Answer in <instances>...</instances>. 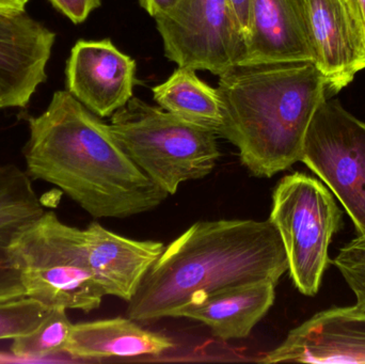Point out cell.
Masks as SVG:
<instances>
[{"mask_svg":"<svg viewBox=\"0 0 365 364\" xmlns=\"http://www.w3.org/2000/svg\"><path fill=\"white\" fill-rule=\"evenodd\" d=\"M28 123L29 177L60 188L92 217L124 219L168 198L128 157L109 124L70 92H56L46 110Z\"/></svg>","mask_w":365,"mask_h":364,"instance_id":"obj_1","label":"cell"},{"mask_svg":"<svg viewBox=\"0 0 365 364\" xmlns=\"http://www.w3.org/2000/svg\"><path fill=\"white\" fill-rule=\"evenodd\" d=\"M287 271V252L269 219L197 222L165 248L126 313L136 322L175 318L208 295L266 280L278 284Z\"/></svg>","mask_w":365,"mask_h":364,"instance_id":"obj_2","label":"cell"},{"mask_svg":"<svg viewBox=\"0 0 365 364\" xmlns=\"http://www.w3.org/2000/svg\"><path fill=\"white\" fill-rule=\"evenodd\" d=\"M219 136L235 145L257 177H272L302 160L304 137L326 85L313 61L240 64L219 76Z\"/></svg>","mask_w":365,"mask_h":364,"instance_id":"obj_3","label":"cell"},{"mask_svg":"<svg viewBox=\"0 0 365 364\" xmlns=\"http://www.w3.org/2000/svg\"><path fill=\"white\" fill-rule=\"evenodd\" d=\"M109 126L128 157L169 196L185 182L210 175L221 156L216 130L134 96Z\"/></svg>","mask_w":365,"mask_h":364,"instance_id":"obj_4","label":"cell"},{"mask_svg":"<svg viewBox=\"0 0 365 364\" xmlns=\"http://www.w3.org/2000/svg\"><path fill=\"white\" fill-rule=\"evenodd\" d=\"M9 250L26 296L49 309L86 313L102 303L105 295L88 261L85 232L64 224L53 212L45 211L17 231Z\"/></svg>","mask_w":365,"mask_h":364,"instance_id":"obj_5","label":"cell"},{"mask_svg":"<svg viewBox=\"0 0 365 364\" xmlns=\"http://www.w3.org/2000/svg\"><path fill=\"white\" fill-rule=\"evenodd\" d=\"M269 220L284 246L294 286L302 294L315 296L331 263L330 243L343 226L342 211L331 192L306 173L287 175L274 188Z\"/></svg>","mask_w":365,"mask_h":364,"instance_id":"obj_6","label":"cell"},{"mask_svg":"<svg viewBox=\"0 0 365 364\" xmlns=\"http://www.w3.org/2000/svg\"><path fill=\"white\" fill-rule=\"evenodd\" d=\"M300 162L308 166L339 199L365 233V123L338 100H324L304 137Z\"/></svg>","mask_w":365,"mask_h":364,"instance_id":"obj_7","label":"cell"},{"mask_svg":"<svg viewBox=\"0 0 365 364\" xmlns=\"http://www.w3.org/2000/svg\"><path fill=\"white\" fill-rule=\"evenodd\" d=\"M165 56L179 68L220 76L246 56V40L227 0H178L155 15Z\"/></svg>","mask_w":365,"mask_h":364,"instance_id":"obj_8","label":"cell"},{"mask_svg":"<svg viewBox=\"0 0 365 364\" xmlns=\"http://www.w3.org/2000/svg\"><path fill=\"white\" fill-rule=\"evenodd\" d=\"M136 62L109 38L81 40L66 63L68 91L100 118L111 117L134 96Z\"/></svg>","mask_w":365,"mask_h":364,"instance_id":"obj_9","label":"cell"},{"mask_svg":"<svg viewBox=\"0 0 365 364\" xmlns=\"http://www.w3.org/2000/svg\"><path fill=\"white\" fill-rule=\"evenodd\" d=\"M313 62L339 92L365 68V38L349 0H304Z\"/></svg>","mask_w":365,"mask_h":364,"instance_id":"obj_10","label":"cell"},{"mask_svg":"<svg viewBox=\"0 0 365 364\" xmlns=\"http://www.w3.org/2000/svg\"><path fill=\"white\" fill-rule=\"evenodd\" d=\"M259 361L365 364V311L355 306L319 312Z\"/></svg>","mask_w":365,"mask_h":364,"instance_id":"obj_11","label":"cell"},{"mask_svg":"<svg viewBox=\"0 0 365 364\" xmlns=\"http://www.w3.org/2000/svg\"><path fill=\"white\" fill-rule=\"evenodd\" d=\"M56 34L25 11L0 13V85L12 95L16 107H25L41 83Z\"/></svg>","mask_w":365,"mask_h":364,"instance_id":"obj_12","label":"cell"},{"mask_svg":"<svg viewBox=\"0 0 365 364\" xmlns=\"http://www.w3.org/2000/svg\"><path fill=\"white\" fill-rule=\"evenodd\" d=\"M85 232L88 261L105 296L130 301L143 278L164 252L162 241H136L91 222Z\"/></svg>","mask_w":365,"mask_h":364,"instance_id":"obj_13","label":"cell"},{"mask_svg":"<svg viewBox=\"0 0 365 364\" xmlns=\"http://www.w3.org/2000/svg\"><path fill=\"white\" fill-rule=\"evenodd\" d=\"M252 26L242 64L313 61L304 0H251Z\"/></svg>","mask_w":365,"mask_h":364,"instance_id":"obj_14","label":"cell"},{"mask_svg":"<svg viewBox=\"0 0 365 364\" xmlns=\"http://www.w3.org/2000/svg\"><path fill=\"white\" fill-rule=\"evenodd\" d=\"M276 282H253L227 288L188 303L175 318L197 321L223 341L246 339L276 299Z\"/></svg>","mask_w":365,"mask_h":364,"instance_id":"obj_15","label":"cell"},{"mask_svg":"<svg viewBox=\"0 0 365 364\" xmlns=\"http://www.w3.org/2000/svg\"><path fill=\"white\" fill-rule=\"evenodd\" d=\"M173 348L166 336L132 318H115L73 325L66 353L81 359L133 358L158 356Z\"/></svg>","mask_w":365,"mask_h":364,"instance_id":"obj_16","label":"cell"},{"mask_svg":"<svg viewBox=\"0 0 365 364\" xmlns=\"http://www.w3.org/2000/svg\"><path fill=\"white\" fill-rule=\"evenodd\" d=\"M152 92L154 100L165 110L219 132L222 115L217 89L202 81L195 70L178 68Z\"/></svg>","mask_w":365,"mask_h":364,"instance_id":"obj_17","label":"cell"},{"mask_svg":"<svg viewBox=\"0 0 365 364\" xmlns=\"http://www.w3.org/2000/svg\"><path fill=\"white\" fill-rule=\"evenodd\" d=\"M31 177L15 165L0 166V239H11L44 213Z\"/></svg>","mask_w":365,"mask_h":364,"instance_id":"obj_18","label":"cell"},{"mask_svg":"<svg viewBox=\"0 0 365 364\" xmlns=\"http://www.w3.org/2000/svg\"><path fill=\"white\" fill-rule=\"evenodd\" d=\"M72 328L66 310L55 308L36 331L13 340L11 352L19 358L29 359L66 353Z\"/></svg>","mask_w":365,"mask_h":364,"instance_id":"obj_19","label":"cell"},{"mask_svg":"<svg viewBox=\"0 0 365 364\" xmlns=\"http://www.w3.org/2000/svg\"><path fill=\"white\" fill-rule=\"evenodd\" d=\"M51 309L30 297L0 303V341L14 340L36 331Z\"/></svg>","mask_w":365,"mask_h":364,"instance_id":"obj_20","label":"cell"},{"mask_svg":"<svg viewBox=\"0 0 365 364\" xmlns=\"http://www.w3.org/2000/svg\"><path fill=\"white\" fill-rule=\"evenodd\" d=\"M332 263L355 294L356 306L365 311V233L341 248Z\"/></svg>","mask_w":365,"mask_h":364,"instance_id":"obj_21","label":"cell"},{"mask_svg":"<svg viewBox=\"0 0 365 364\" xmlns=\"http://www.w3.org/2000/svg\"><path fill=\"white\" fill-rule=\"evenodd\" d=\"M10 241L0 239V303L26 297L21 274L11 258Z\"/></svg>","mask_w":365,"mask_h":364,"instance_id":"obj_22","label":"cell"},{"mask_svg":"<svg viewBox=\"0 0 365 364\" xmlns=\"http://www.w3.org/2000/svg\"><path fill=\"white\" fill-rule=\"evenodd\" d=\"M58 11L74 24H81L88 19L92 11L101 6V0H49Z\"/></svg>","mask_w":365,"mask_h":364,"instance_id":"obj_23","label":"cell"},{"mask_svg":"<svg viewBox=\"0 0 365 364\" xmlns=\"http://www.w3.org/2000/svg\"><path fill=\"white\" fill-rule=\"evenodd\" d=\"M235 15L236 21L242 29L245 40H248L252 26V4L251 0H227Z\"/></svg>","mask_w":365,"mask_h":364,"instance_id":"obj_24","label":"cell"},{"mask_svg":"<svg viewBox=\"0 0 365 364\" xmlns=\"http://www.w3.org/2000/svg\"><path fill=\"white\" fill-rule=\"evenodd\" d=\"M140 6L151 15L152 17L164 11L168 10L169 8L177 4L178 0H138Z\"/></svg>","mask_w":365,"mask_h":364,"instance_id":"obj_25","label":"cell"},{"mask_svg":"<svg viewBox=\"0 0 365 364\" xmlns=\"http://www.w3.org/2000/svg\"><path fill=\"white\" fill-rule=\"evenodd\" d=\"M29 0H0V13L13 14L25 11Z\"/></svg>","mask_w":365,"mask_h":364,"instance_id":"obj_26","label":"cell"},{"mask_svg":"<svg viewBox=\"0 0 365 364\" xmlns=\"http://www.w3.org/2000/svg\"><path fill=\"white\" fill-rule=\"evenodd\" d=\"M349 2L361 26L365 38V0H349Z\"/></svg>","mask_w":365,"mask_h":364,"instance_id":"obj_27","label":"cell"},{"mask_svg":"<svg viewBox=\"0 0 365 364\" xmlns=\"http://www.w3.org/2000/svg\"><path fill=\"white\" fill-rule=\"evenodd\" d=\"M10 107H16V104L8 90L0 85V109L10 108Z\"/></svg>","mask_w":365,"mask_h":364,"instance_id":"obj_28","label":"cell"}]
</instances>
